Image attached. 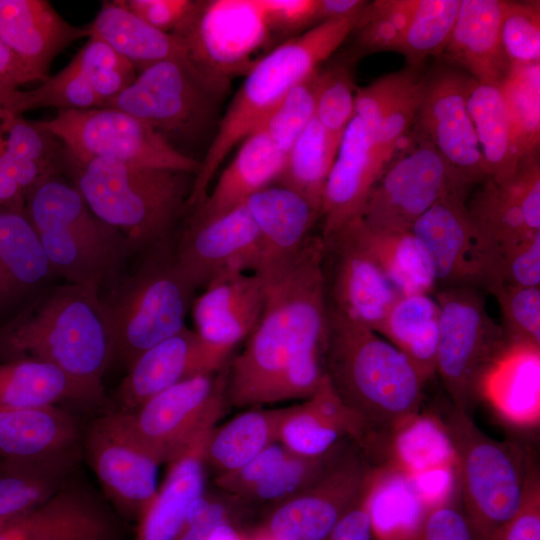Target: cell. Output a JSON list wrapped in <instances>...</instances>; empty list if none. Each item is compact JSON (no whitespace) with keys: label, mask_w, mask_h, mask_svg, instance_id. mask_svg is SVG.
Masks as SVG:
<instances>
[{"label":"cell","mask_w":540,"mask_h":540,"mask_svg":"<svg viewBox=\"0 0 540 540\" xmlns=\"http://www.w3.org/2000/svg\"><path fill=\"white\" fill-rule=\"evenodd\" d=\"M345 227L350 229L401 295L434 292L437 282L430 260L411 231L373 229L360 218Z\"/></svg>","instance_id":"e575fe53"},{"label":"cell","mask_w":540,"mask_h":540,"mask_svg":"<svg viewBox=\"0 0 540 540\" xmlns=\"http://www.w3.org/2000/svg\"><path fill=\"white\" fill-rule=\"evenodd\" d=\"M82 455L117 512L139 519L158 490L160 464L132 435L122 411L111 408L90 423Z\"/></svg>","instance_id":"ac0fdd59"},{"label":"cell","mask_w":540,"mask_h":540,"mask_svg":"<svg viewBox=\"0 0 540 540\" xmlns=\"http://www.w3.org/2000/svg\"><path fill=\"white\" fill-rule=\"evenodd\" d=\"M33 123L77 158L110 159L194 176L200 167L148 124L116 108L60 110L52 119Z\"/></svg>","instance_id":"8fae6325"},{"label":"cell","mask_w":540,"mask_h":540,"mask_svg":"<svg viewBox=\"0 0 540 540\" xmlns=\"http://www.w3.org/2000/svg\"><path fill=\"white\" fill-rule=\"evenodd\" d=\"M284 411L285 408L250 409L223 426L214 427L206 445V464L220 475L248 463L277 442Z\"/></svg>","instance_id":"74e56055"},{"label":"cell","mask_w":540,"mask_h":540,"mask_svg":"<svg viewBox=\"0 0 540 540\" xmlns=\"http://www.w3.org/2000/svg\"><path fill=\"white\" fill-rule=\"evenodd\" d=\"M337 151L314 117L287 153L278 184L298 192L321 210L323 189Z\"/></svg>","instance_id":"f35d334b"},{"label":"cell","mask_w":540,"mask_h":540,"mask_svg":"<svg viewBox=\"0 0 540 540\" xmlns=\"http://www.w3.org/2000/svg\"><path fill=\"white\" fill-rule=\"evenodd\" d=\"M497 540H540V487L536 470L531 474L520 511Z\"/></svg>","instance_id":"6f0895ef"},{"label":"cell","mask_w":540,"mask_h":540,"mask_svg":"<svg viewBox=\"0 0 540 540\" xmlns=\"http://www.w3.org/2000/svg\"><path fill=\"white\" fill-rule=\"evenodd\" d=\"M82 458L80 448L41 459H0V525L51 498Z\"/></svg>","instance_id":"d6a6232c"},{"label":"cell","mask_w":540,"mask_h":540,"mask_svg":"<svg viewBox=\"0 0 540 540\" xmlns=\"http://www.w3.org/2000/svg\"><path fill=\"white\" fill-rule=\"evenodd\" d=\"M89 26L67 22L46 0H0V41L35 81H44L55 57L71 43L89 37Z\"/></svg>","instance_id":"cb8c5ba5"},{"label":"cell","mask_w":540,"mask_h":540,"mask_svg":"<svg viewBox=\"0 0 540 540\" xmlns=\"http://www.w3.org/2000/svg\"><path fill=\"white\" fill-rule=\"evenodd\" d=\"M17 359L52 364L107 402L103 377L113 348L100 290L72 283L42 289L0 326V362Z\"/></svg>","instance_id":"3957f363"},{"label":"cell","mask_w":540,"mask_h":540,"mask_svg":"<svg viewBox=\"0 0 540 540\" xmlns=\"http://www.w3.org/2000/svg\"><path fill=\"white\" fill-rule=\"evenodd\" d=\"M216 423L204 427L175 459L139 517L134 540H175L192 506L204 496L206 445Z\"/></svg>","instance_id":"484cf974"},{"label":"cell","mask_w":540,"mask_h":540,"mask_svg":"<svg viewBox=\"0 0 540 540\" xmlns=\"http://www.w3.org/2000/svg\"><path fill=\"white\" fill-rule=\"evenodd\" d=\"M62 174L92 213L124 236L130 253H143L176 235L194 179L181 171L81 159L65 147Z\"/></svg>","instance_id":"5b68a950"},{"label":"cell","mask_w":540,"mask_h":540,"mask_svg":"<svg viewBox=\"0 0 540 540\" xmlns=\"http://www.w3.org/2000/svg\"><path fill=\"white\" fill-rule=\"evenodd\" d=\"M208 371L200 339L184 327L172 337L143 352L127 368L115 391L112 409L132 412L167 388Z\"/></svg>","instance_id":"4316f807"},{"label":"cell","mask_w":540,"mask_h":540,"mask_svg":"<svg viewBox=\"0 0 540 540\" xmlns=\"http://www.w3.org/2000/svg\"><path fill=\"white\" fill-rule=\"evenodd\" d=\"M417 0L367 2L356 26L351 59L377 52H397L412 19Z\"/></svg>","instance_id":"b9f144b4"},{"label":"cell","mask_w":540,"mask_h":540,"mask_svg":"<svg viewBox=\"0 0 540 540\" xmlns=\"http://www.w3.org/2000/svg\"><path fill=\"white\" fill-rule=\"evenodd\" d=\"M63 401L101 405L84 386L52 364L32 359L0 362V410L42 408Z\"/></svg>","instance_id":"836d02e7"},{"label":"cell","mask_w":540,"mask_h":540,"mask_svg":"<svg viewBox=\"0 0 540 540\" xmlns=\"http://www.w3.org/2000/svg\"><path fill=\"white\" fill-rule=\"evenodd\" d=\"M175 236L142 253L130 273H121L100 301L112 337L113 362L127 368L143 352L180 332L197 289L180 269Z\"/></svg>","instance_id":"8992f818"},{"label":"cell","mask_w":540,"mask_h":540,"mask_svg":"<svg viewBox=\"0 0 540 540\" xmlns=\"http://www.w3.org/2000/svg\"><path fill=\"white\" fill-rule=\"evenodd\" d=\"M503 0H460L443 55L478 82L499 84L510 69L500 38Z\"/></svg>","instance_id":"83f0119b"},{"label":"cell","mask_w":540,"mask_h":540,"mask_svg":"<svg viewBox=\"0 0 540 540\" xmlns=\"http://www.w3.org/2000/svg\"><path fill=\"white\" fill-rule=\"evenodd\" d=\"M346 436L316 414L306 402L286 407L277 442L289 453L306 458L325 456L339 447Z\"/></svg>","instance_id":"f6af8a7d"},{"label":"cell","mask_w":540,"mask_h":540,"mask_svg":"<svg viewBox=\"0 0 540 540\" xmlns=\"http://www.w3.org/2000/svg\"><path fill=\"white\" fill-rule=\"evenodd\" d=\"M322 239L327 307L376 332L401 294L348 227Z\"/></svg>","instance_id":"ffe728a7"},{"label":"cell","mask_w":540,"mask_h":540,"mask_svg":"<svg viewBox=\"0 0 540 540\" xmlns=\"http://www.w3.org/2000/svg\"><path fill=\"white\" fill-rule=\"evenodd\" d=\"M385 167L371 137L354 115L341 139L321 202V236L332 235L360 217L367 197Z\"/></svg>","instance_id":"603a6c76"},{"label":"cell","mask_w":540,"mask_h":540,"mask_svg":"<svg viewBox=\"0 0 540 540\" xmlns=\"http://www.w3.org/2000/svg\"><path fill=\"white\" fill-rule=\"evenodd\" d=\"M347 446L309 486L272 507L263 535L273 540H324L371 484L376 472Z\"/></svg>","instance_id":"2e32d148"},{"label":"cell","mask_w":540,"mask_h":540,"mask_svg":"<svg viewBox=\"0 0 540 540\" xmlns=\"http://www.w3.org/2000/svg\"><path fill=\"white\" fill-rule=\"evenodd\" d=\"M0 209L25 212V194L7 174L4 167V148L0 135Z\"/></svg>","instance_id":"94428289"},{"label":"cell","mask_w":540,"mask_h":540,"mask_svg":"<svg viewBox=\"0 0 540 540\" xmlns=\"http://www.w3.org/2000/svg\"><path fill=\"white\" fill-rule=\"evenodd\" d=\"M289 455L290 453L276 442L240 468L217 475L214 482L217 487L241 500Z\"/></svg>","instance_id":"db71d44e"},{"label":"cell","mask_w":540,"mask_h":540,"mask_svg":"<svg viewBox=\"0 0 540 540\" xmlns=\"http://www.w3.org/2000/svg\"><path fill=\"white\" fill-rule=\"evenodd\" d=\"M501 284L540 287V232L499 251L491 290Z\"/></svg>","instance_id":"f5cc1de1"},{"label":"cell","mask_w":540,"mask_h":540,"mask_svg":"<svg viewBox=\"0 0 540 540\" xmlns=\"http://www.w3.org/2000/svg\"><path fill=\"white\" fill-rule=\"evenodd\" d=\"M466 195L450 191L412 226L423 246L437 284L483 288L480 255Z\"/></svg>","instance_id":"7402d4cb"},{"label":"cell","mask_w":540,"mask_h":540,"mask_svg":"<svg viewBox=\"0 0 540 540\" xmlns=\"http://www.w3.org/2000/svg\"><path fill=\"white\" fill-rule=\"evenodd\" d=\"M361 11L319 22L252 64L200 162L187 200V210L202 202L230 151L262 125L294 86L318 71L320 65L353 32Z\"/></svg>","instance_id":"277c9868"},{"label":"cell","mask_w":540,"mask_h":540,"mask_svg":"<svg viewBox=\"0 0 540 540\" xmlns=\"http://www.w3.org/2000/svg\"><path fill=\"white\" fill-rule=\"evenodd\" d=\"M259 540H273L265 535H262Z\"/></svg>","instance_id":"003e7915"},{"label":"cell","mask_w":540,"mask_h":540,"mask_svg":"<svg viewBox=\"0 0 540 540\" xmlns=\"http://www.w3.org/2000/svg\"><path fill=\"white\" fill-rule=\"evenodd\" d=\"M264 306V287L255 273H224L195 297L192 315L209 372L226 366L234 348L257 325Z\"/></svg>","instance_id":"44dd1931"},{"label":"cell","mask_w":540,"mask_h":540,"mask_svg":"<svg viewBox=\"0 0 540 540\" xmlns=\"http://www.w3.org/2000/svg\"><path fill=\"white\" fill-rule=\"evenodd\" d=\"M460 0H417L405 36L397 52L408 66L421 69L431 56L441 55L455 24Z\"/></svg>","instance_id":"60d3db41"},{"label":"cell","mask_w":540,"mask_h":540,"mask_svg":"<svg viewBox=\"0 0 540 540\" xmlns=\"http://www.w3.org/2000/svg\"><path fill=\"white\" fill-rule=\"evenodd\" d=\"M75 416L55 406L0 410V459L47 458L82 448Z\"/></svg>","instance_id":"4dcf8cb0"},{"label":"cell","mask_w":540,"mask_h":540,"mask_svg":"<svg viewBox=\"0 0 540 540\" xmlns=\"http://www.w3.org/2000/svg\"><path fill=\"white\" fill-rule=\"evenodd\" d=\"M60 176L42 179L26 194V216L55 274L101 291L122 273L130 253L126 239L98 219Z\"/></svg>","instance_id":"52a82bcc"},{"label":"cell","mask_w":540,"mask_h":540,"mask_svg":"<svg viewBox=\"0 0 540 540\" xmlns=\"http://www.w3.org/2000/svg\"><path fill=\"white\" fill-rule=\"evenodd\" d=\"M352 61L350 58L317 72L314 117L337 148L355 113Z\"/></svg>","instance_id":"ee69618b"},{"label":"cell","mask_w":540,"mask_h":540,"mask_svg":"<svg viewBox=\"0 0 540 540\" xmlns=\"http://www.w3.org/2000/svg\"><path fill=\"white\" fill-rule=\"evenodd\" d=\"M55 275L26 213L0 209V313L44 289Z\"/></svg>","instance_id":"f546056e"},{"label":"cell","mask_w":540,"mask_h":540,"mask_svg":"<svg viewBox=\"0 0 540 540\" xmlns=\"http://www.w3.org/2000/svg\"><path fill=\"white\" fill-rule=\"evenodd\" d=\"M500 38L510 66L539 64L540 2L503 1Z\"/></svg>","instance_id":"7dc6e473"},{"label":"cell","mask_w":540,"mask_h":540,"mask_svg":"<svg viewBox=\"0 0 540 540\" xmlns=\"http://www.w3.org/2000/svg\"><path fill=\"white\" fill-rule=\"evenodd\" d=\"M208 540H240L237 532L228 522L216 526L210 533Z\"/></svg>","instance_id":"03108f58"},{"label":"cell","mask_w":540,"mask_h":540,"mask_svg":"<svg viewBox=\"0 0 540 540\" xmlns=\"http://www.w3.org/2000/svg\"><path fill=\"white\" fill-rule=\"evenodd\" d=\"M440 308L431 294L401 295L376 330L426 382L436 373Z\"/></svg>","instance_id":"d590c367"},{"label":"cell","mask_w":540,"mask_h":540,"mask_svg":"<svg viewBox=\"0 0 540 540\" xmlns=\"http://www.w3.org/2000/svg\"><path fill=\"white\" fill-rule=\"evenodd\" d=\"M322 253V236L314 234L292 261L257 274L264 287V306L244 349L228 365L227 403L268 404L295 360L323 359L327 306Z\"/></svg>","instance_id":"6da1fadb"},{"label":"cell","mask_w":540,"mask_h":540,"mask_svg":"<svg viewBox=\"0 0 540 540\" xmlns=\"http://www.w3.org/2000/svg\"><path fill=\"white\" fill-rule=\"evenodd\" d=\"M260 237L261 261L255 274H265L292 261L314 235L320 210L298 192L273 184L245 202Z\"/></svg>","instance_id":"d4e9b609"},{"label":"cell","mask_w":540,"mask_h":540,"mask_svg":"<svg viewBox=\"0 0 540 540\" xmlns=\"http://www.w3.org/2000/svg\"><path fill=\"white\" fill-rule=\"evenodd\" d=\"M174 252L197 290L227 272L256 273L261 261L259 233L244 203L213 217H189Z\"/></svg>","instance_id":"d6986e66"},{"label":"cell","mask_w":540,"mask_h":540,"mask_svg":"<svg viewBox=\"0 0 540 540\" xmlns=\"http://www.w3.org/2000/svg\"><path fill=\"white\" fill-rule=\"evenodd\" d=\"M228 367L181 381L132 412H123L139 444L159 464L169 463L207 425L216 423L226 403Z\"/></svg>","instance_id":"7c38bea8"},{"label":"cell","mask_w":540,"mask_h":540,"mask_svg":"<svg viewBox=\"0 0 540 540\" xmlns=\"http://www.w3.org/2000/svg\"><path fill=\"white\" fill-rule=\"evenodd\" d=\"M19 91L18 88L0 80V111L15 114Z\"/></svg>","instance_id":"e7e4bbea"},{"label":"cell","mask_w":540,"mask_h":540,"mask_svg":"<svg viewBox=\"0 0 540 540\" xmlns=\"http://www.w3.org/2000/svg\"><path fill=\"white\" fill-rule=\"evenodd\" d=\"M74 58L89 74L92 87L104 107L136 78L135 68L103 41L88 37Z\"/></svg>","instance_id":"f907efd6"},{"label":"cell","mask_w":540,"mask_h":540,"mask_svg":"<svg viewBox=\"0 0 540 540\" xmlns=\"http://www.w3.org/2000/svg\"><path fill=\"white\" fill-rule=\"evenodd\" d=\"M214 93L186 57H174L140 71L104 107L116 108L167 135L192 136L203 126Z\"/></svg>","instance_id":"e0dca14e"},{"label":"cell","mask_w":540,"mask_h":540,"mask_svg":"<svg viewBox=\"0 0 540 540\" xmlns=\"http://www.w3.org/2000/svg\"><path fill=\"white\" fill-rule=\"evenodd\" d=\"M88 26L89 37L103 41L135 70L142 71L170 58L186 57L184 46L175 35L144 22L123 0L103 1Z\"/></svg>","instance_id":"1f68e13d"},{"label":"cell","mask_w":540,"mask_h":540,"mask_svg":"<svg viewBox=\"0 0 540 540\" xmlns=\"http://www.w3.org/2000/svg\"><path fill=\"white\" fill-rule=\"evenodd\" d=\"M366 4L367 1L363 0H318L317 22L356 14Z\"/></svg>","instance_id":"be15d7a7"},{"label":"cell","mask_w":540,"mask_h":540,"mask_svg":"<svg viewBox=\"0 0 540 540\" xmlns=\"http://www.w3.org/2000/svg\"><path fill=\"white\" fill-rule=\"evenodd\" d=\"M373 480L324 540H376L368 505Z\"/></svg>","instance_id":"680465c9"},{"label":"cell","mask_w":540,"mask_h":540,"mask_svg":"<svg viewBox=\"0 0 540 540\" xmlns=\"http://www.w3.org/2000/svg\"><path fill=\"white\" fill-rule=\"evenodd\" d=\"M468 110L483 156L487 178L509 180L523 159L518 150L499 84L473 80Z\"/></svg>","instance_id":"8d00e7d4"},{"label":"cell","mask_w":540,"mask_h":540,"mask_svg":"<svg viewBox=\"0 0 540 540\" xmlns=\"http://www.w3.org/2000/svg\"><path fill=\"white\" fill-rule=\"evenodd\" d=\"M347 447L342 443L329 454L318 458L290 455L256 488L241 500L272 507L313 483Z\"/></svg>","instance_id":"bcb514c9"},{"label":"cell","mask_w":540,"mask_h":540,"mask_svg":"<svg viewBox=\"0 0 540 540\" xmlns=\"http://www.w3.org/2000/svg\"><path fill=\"white\" fill-rule=\"evenodd\" d=\"M285 163L286 154L263 127H258L239 144L231 162L190 217L209 218L243 204L256 192L278 183Z\"/></svg>","instance_id":"f1b7e54d"},{"label":"cell","mask_w":540,"mask_h":540,"mask_svg":"<svg viewBox=\"0 0 540 540\" xmlns=\"http://www.w3.org/2000/svg\"><path fill=\"white\" fill-rule=\"evenodd\" d=\"M443 426L456 461L461 505L476 540H497L520 511L535 468L521 446L489 437L452 405Z\"/></svg>","instance_id":"ba28073f"},{"label":"cell","mask_w":540,"mask_h":540,"mask_svg":"<svg viewBox=\"0 0 540 540\" xmlns=\"http://www.w3.org/2000/svg\"><path fill=\"white\" fill-rule=\"evenodd\" d=\"M473 78L448 67L425 75L413 133L437 150L456 186L465 194L486 178V169L468 110Z\"/></svg>","instance_id":"5bb4252c"},{"label":"cell","mask_w":540,"mask_h":540,"mask_svg":"<svg viewBox=\"0 0 540 540\" xmlns=\"http://www.w3.org/2000/svg\"><path fill=\"white\" fill-rule=\"evenodd\" d=\"M125 5L153 28L173 33L189 13L192 0H126Z\"/></svg>","instance_id":"9f6ffc18"},{"label":"cell","mask_w":540,"mask_h":540,"mask_svg":"<svg viewBox=\"0 0 540 540\" xmlns=\"http://www.w3.org/2000/svg\"><path fill=\"white\" fill-rule=\"evenodd\" d=\"M499 87L521 157L539 151L540 63L510 66Z\"/></svg>","instance_id":"ab89813d"},{"label":"cell","mask_w":540,"mask_h":540,"mask_svg":"<svg viewBox=\"0 0 540 540\" xmlns=\"http://www.w3.org/2000/svg\"><path fill=\"white\" fill-rule=\"evenodd\" d=\"M371 189L360 215L368 227L411 231L443 195L457 191L452 173L431 143L410 131Z\"/></svg>","instance_id":"4fadbf2b"},{"label":"cell","mask_w":540,"mask_h":540,"mask_svg":"<svg viewBox=\"0 0 540 540\" xmlns=\"http://www.w3.org/2000/svg\"><path fill=\"white\" fill-rule=\"evenodd\" d=\"M323 368L365 430L364 455L390 450L421 405L425 381L413 364L374 330L327 307Z\"/></svg>","instance_id":"7a4b0ae2"},{"label":"cell","mask_w":540,"mask_h":540,"mask_svg":"<svg viewBox=\"0 0 540 540\" xmlns=\"http://www.w3.org/2000/svg\"><path fill=\"white\" fill-rule=\"evenodd\" d=\"M226 521L227 511L223 504L203 496L190 509L175 540H208L212 530Z\"/></svg>","instance_id":"91938a15"},{"label":"cell","mask_w":540,"mask_h":540,"mask_svg":"<svg viewBox=\"0 0 540 540\" xmlns=\"http://www.w3.org/2000/svg\"><path fill=\"white\" fill-rule=\"evenodd\" d=\"M467 208L479 250L483 288L489 291L499 251L540 232L539 151L525 156L509 180L497 183L486 178Z\"/></svg>","instance_id":"9a60e30c"},{"label":"cell","mask_w":540,"mask_h":540,"mask_svg":"<svg viewBox=\"0 0 540 540\" xmlns=\"http://www.w3.org/2000/svg\"><path fill=\"white\" fill-rule=\"evenodd\" d=\"M435 298L440 308L436 373L453 408L471 416L510 343L488 314L480 289L448 286Z\"/></svg>","instance_id":"9c48e42d"},{"label":"cell","mask_w":540,"mask_h":540,"mask_svg":"<svg viewBox=\"0 0 540 540\" xmlns=\"http://www.w3.org/2000/svg\"><path fill=\"white\" fill-rule=\"evenodd\" d=\"M490 293L499 304L507 341L540 348V287L501 284Z\"/></svg>","instance_id":"681fc988"},{"label":"cell","mask_w":540,"mask_h":540,"mask_svg":"<svg viewBox=\"0 0 540 540\" xmlns=\"http://www.w3.org/2000/svg\"><path fill=\"white\" fill-rule=\"evenodd\" d=\"M272 32H290L317 22L318 0H260Z\"/></svg>","instance_id":"11a10c76"},{"label":"cell","mask_w":540,"mask_h":540,"mask_svg":"<svg viewBox=\"0 0 540 540\" xmlns=\"http://www.w3.org/2000/svg\"><path fill=\"white\" fill-rule=\"evenodd\" d=\"M317 72L294 86L261 125L286 155L314 118Z\"/></svg>","instance_id":"c3c4849f"},{"label":"cell","mask_w":540,"mask_h":540,"mask_svg":"<svg viewBox=\"0 0 540 540\" xmlns=\"http://www.w3.org/2000/svg\"><path fill=\"white\" fill-rule=\"evenodd\" d=\"M0 80L18 88L35 81L23 63L0 41Z\"/></svg>","instance_id":"6125c7cd"},{"label":"cell","mask_w":540,"mask_h":540,"mask_svg":"<svg viewBox=\"0 0 540 540\" xmlns=\"http://www.w3.org/2000/svg\"><path fill=\"white\" fill-rule=\"evenodd\" d=\"M102 107L89 74L73 57L61 71L48 76L42 83L28 91H19L15 114L39 108L60 110H86Z\"/></svg>","instance_id":"7bdbcfd3"},{"label":"cell","mask_w":540,"mask_h":540,"mask_svg":"<svg viewBox=\"0 0 540 540\" xmlns=\"http://www.w3.org/2000/svg\"><path fill=\"white\" fill-rule=\"evenodd\" d=\"M409 540H476L456 488L422 514Z\"/></svg>","instance_id":"816d5d0a"},{"label":"cell","mask_w":540,"mask_h":540,"mask_svg":"<svg viewBox=\"0 0 540 540\" xmlns=\"http://www.w3.org/2000/svg\"><path fill=\"white\" fill-rule=\"evenodd\" d=\"M272 30L260 0L193 1L174 30L190 65L213 91L246 73Z\"/></svg>","instance_id":"30bf717a"}]
</instances>
